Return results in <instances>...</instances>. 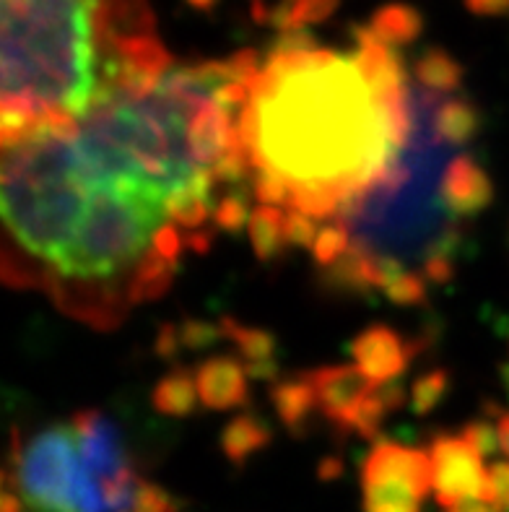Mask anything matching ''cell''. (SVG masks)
Here are the masks:
<instances>
[{
    "label": "cell",
    "instance_id": "cell-36",
    "mask_svg": "<svg viewBox=\"0 0 509 512\" xmlns=\"http://www.w3.org/2000/svg\"><path fill=\"white\" fill-rule=\"evenodd\" d=\"M424 279H429L432 284H447L455 276V263H452V253L445 250H429L424 258V266H421Z\"/></svg>",
    "mask_w": 509,
    "mask_h": 512
},
{
    "label": "cell",
    "instance_id": "cell-6",
    "mask_svg": "<svg viewBox=\"0 0 509 512\" xmlns=\"http://www.w3.org/2000/svg\"><path fill=\"white\" fill-rule=\"evenodd\" d=\"M317 398V409L328 416L341 432H348V419L374 390V380L364 375L359 364H338L304 372Z\"/></svg>",
    "mask_w": 509,
    "mask_h": 512
},
{
    "label": "cell",
    "instance_id": "cell-18",
    "mask_svg": "<svg viewBox=\"0 0 509 512\" xmlns=\"http://www.w3.org/2000/svg\"><path fill=\"white\" fill-rule=\"evenodd\" d=\"M286 214L278 206H255L252 208L250 224H247V237H250L252 253L258 260L271 263L286 247Z\"/></svg>",
    "mask_w": 509,
    "mask_h": 512
},
{
    "label": "cell",
    "instance_id": "cell-31",
    "mask_svg": "<svg viewBox=\"0 0 509 512\" xmlns=\"http://www.w3.org/2000/svg\"><path fill=\"white\" fill-rule=\"evenodd\" d=\"M387 299L395 302L400 307H416L424 305L426 302V281L424 273H413V271H403L393 284L385 289Z\"/></svg>",
    "mask_w": 509,
    "mask_h": 512
},
{
    "label": "cell",
    "instance_id": "cell-35",
    "mask_svg": "<svg viewBox=\"0 0 509 512\" xmlns=\"http://www.w3.org/2000/svg\"><path fill=\"white\" fill-rule=\"evenodd\" d=\"M460 435L471 442L473 448L484 455V458H491V455H497L499 450H502L497 424L486 422V419H476V422H468L463 427V432H460Z\"/></svg>",
    "mask_w": 509,
    "mask_h": 512
},
{
    "label": "cell",
    "instance_id": "cell-43",
    "mask_svg": "<svg viewBox=\"0 0 509 512\" xmlns=\"http://www.w3.org/2000/svg\"><path fill=\"white\" fill-rule=\"evenodd\" d=\"M317 476H320V481H336L343 476V461L338 458V455H330V458H325L320 466H317Z\"/></svg>",
    "mask_w": 509,
    "mask_h": 512
},
{
    "label": "cell",
    "instance_id": "cell-5",
    "mask_svg": "<svg viewBox=\"0 0 509 512\" xmlns=\"http://www.w3.org/2000/svg\"><path fill=\"white\" fill-rule=\"evenodd\" d=\"M429 455L434 466V500L445 510L471 497L491 502L484 455L463 435H437L429 445Z\"/></svg>",
    "mask_w": 509,
    "mask_h": 512
},
{
    "label": "cell",
    "instance_id": "cell-2",
    "mask_svg": "<svg viewBox=\"0 0 509 512\" xmlns=\"http://www.w3.org/2000/svg\"><path fill=\"white\" fill-rule=\"evenodd\" d=\"M0 143L37 133L76 138L115 99L125 42L154 34L149 0H0Z\"/></svg>",
    "mask_w": 509,
    "mask_h": 512
},
{
    "label": "cell",
    "instance_id": "cell-45",
    "mask_svg": "<svg viewBox=\"0 0 509 512\" xmlns=\"http://www.w3.org/2000/svg\"><path fill=\"white\" fill-rule=\"evenodd\" d=\"M24 505L26 502L13 492V487H3V494H0V512H24Z\"/></svg>",
    "mask_w": 509,
    "mask_h": 512
},
{
    "label": "cell",
    "instance_id": "cell-30",
    "mask_svg": "<svg viewBox=\"0 0 509 512\" xmlns=\"http://www.w3.org/2000/svg\"><path fill=\"white\" fill-rule=\"evenodd\" d=\"M385 416V409H382L380 403H377V398L369 393V396L356 406L351 419H348V432H356V435H361L364 440H377Z\"/></svg>",
    "mask_w": 509,
    "mask_h": 512
},
{
    "label": "cell",
    "instance_id": "cell-44",
    "mask_svg": "<svg viewBox=\"0 0 509 512\" xmlns=\"http://www.w3.org/2000/svg\"><path fill=\"white\" fill-rule=\"evenodd\" d=\"M445 512H502V510H499L494 502L476 500V497H471V500H463V502H458V505L447 507Z\"/></svg>",
    "mask_w": 509,
    "mask_h": 512
},
{
    "label": "cell",
    "instance_id": "cell-32",
    "mask_svg": "<svg viewBox=\"0 0 509 512\" xmlns=\"http://www.w3.org/2000/svg\"><path fill=\"white\" fill-rule=\"evenodd\" d=\"M180 338H182V349L206 351V349H211L213 344H219L224 336H221L219 323H208V320L190 318L180 325Z\"/></svg>",
    "mask_w": 509,
    "mask_h": 512
},
{
    "label": "cell",
    "instance_id": "cell-42",
    "mask_svg": "<svg viewBox=\"0 0 509 512\" xmlns=\"http://www.w3.org/2000/svg\"><path fill=\"white\" fill-rule=\"evenodd\" d=\"M468 8L473 13H481V16H502L509 13V0H465Z\"/></svg>",
    "mask_w": 509,
    "mask_h": 512
},
{
    "label": "cell",
    "instance_id": "cell-21",
    "mask_svg": "<svg viewBox=\"0 0 509 512\" xmlns=\"http://www.w3.org/2000/svg\"><path fill=\"white\" fill-rule=\"evenodd\" d=\"M413 76L426 91L450 94L463 84V65L442 47H429L413 63Z\"/></svg>",
    "mask_w": 509,
    "mask_h": 512
},
{
    "label": "cell",
    "instance_id": "cell-24",
    "mask_svg": "<svg viewBox=\"0 0 509 512\" xmlns=\"http://www.w3.org/2000/svg\"><path fill=\"white\" fill-rule=\"evenodd\" d=\"M219 328L221 336L237 346V351L245 357V362H263V359H273V354H276V336L271 331L242 325L232 315H224L219 320Z\"/></svg>",
    "mask_w": 509,
    "mask_h": 512
},
{
    "label": "cell",
    "instance_id": "cell-34",
    "mask_svg": "<svg viewBox=\"0 0 509 512\" xmlns=\"http://www.w3.org/2000/svg\"><path fill=\"white\" fill-rule=\"evenodd\" d=\"M133 512H180V505H177V500L167 489H162L154 481L141 479L136 502H133Z\"/></svg>",
    "mask_w": 509,
    "mask_h": 512
},
{
    "label": "cell",
    "instance_id": "cell-4",
    "mask_svg": "<svg viewBox=\"0 0 509 512\" xmlns=\"http://www.w3.org/2000/svg\"><path fill=\"white\" fill-rule=\"evenodd\" d=\"M16 476L6 471L3 487H13L32 512H107L99 479L78 453L71 424L42 429L24 453L13 437Z\"/></svg>",
    "mask_w": 509,
    "mask_h": 512
},
{
    "label": "cell",
    "instance_id": "cell-11",
    "mask_svg": "<svg viewBox=\"0 0 509 512\" xmlns=\"http://www.w3.org/2000/svg\"><path fill=\"white\" fill-rule=\"evenodd\" d=\"M195 383H198L200 403L211 411H232L250 401L245 364L226 354H216L200 362Z\"/></svg>",
    "mask_w": 509,
    "mask_h": 512
},
{
    "label": "cell",
    "instance_id": "cell-20",
    "mask_svg": "<svg viewBox=\"0 0 509 512\" xmlns=\"http://www.w3.org/2000/svg\"><path fill=\"white\" fill-rule=\"evenodd\" d=\"M434 133L439 141L450 146L471 143L478 133V110L468 99H442V104L434 110Z\"/></svg>",
    "mask_w": 509,
    "mask_h": 512
},
{
    "label": "cell",
    "instance_id": "cell-16",
    "mask_svg": "<svg viewBox=\"0 0 509 512\" xmlns=\"http://www.w3.org/2000/svg\"><path fill=\"white\" fill-rule=\"evenodd\" d=\"M271 403L273 409H276L278 419H281L294 435H302L304 429H307V422H310L312 411L317 409L315 390H312V385L307 383V377L304 375L273 385Z\"/></svg>",
    "mask_w": 509,
    "mask_h": 512
},
{
    "label": "cell",
    "instance_id": "cell-8",
    "mask_svg": "<svg viewBox=\"0 0 509 512\" xmlns=\"http://www.w3.org/2000/svg\"><path fill=\"white\" fill-rule=\"evenodd\" d=\"M364 481H400L408 484L426 500L434 494V466L432 455L426 450L406 448L398 442L380 440L367 455L361 468V484Z\"/></svg>",
    "mask_w": 509,
    "mask_h": 512
},
{
    "label": "cell",
    "instance_id": "cell-12",
    "mask_svg": "<svg viewBox=\"0 0 509 512\" xmlns=\"http://www.w3.org/2000/svg\"><path fill=\"white\" fill-rule=\"evenodd\" d=\"M232 112H226L216 99H203L195 107L190 125H187V149L193 154L195 164L203 169H211L219 162L234 143Z\"/></svg>",
    "mask_w": 509,
    "mask_h": 512
},
{
    "label": "cell",
    "instance_id": "cell-48",
    "mask_svg": "<svg viewBox=\"0 0 509 512\" xmlns=\"http://www.w3.org/2000/svg\"><path fill=\"white\" fill-rule=\"evenodd\" d=\"M187 3H190V6H195V8H203V11H208V8H211L216 0H187Z\"/></svg>",
    "mask_w": 509,
    "mask_h": 512
},
{
    "label": "cell",
    "instance_id": "cell-23",
    "mask_svg": "<svg viewBox=\"0 0 509 512\" xmlns=\"http://www.w3.org/2000/svg\"><path fill=\"white\" fill-rule=\"evenodd\" d=\"M364 512H421V494L400 481H364Z\"/></svg>",
    "mask_w": 509,
    "mask_h": 512
},
{
    "label": "cell",
    "instance_id": "cell-28",
    "mask_svg": "<svg viewBox=\"0 0 509 512\" xmlns=\"http://www.w3.org/2000/svg\"><path fill=\"white\" fill-rule=\"evenodd\" d=\"M250 201H247V193H229L224 195L216 208H213V224L221 232L237 234L242 229H247L250 224Z\"/></svg>",
    "mask_w": 509,
    "mask_h": 512
},
{
    "label": "cell",
    "instance_id": "cell-49",
    "mask_svg": "<svg viewBox=\"0 0 509 512\" xmlns=\"http://www.w3.org/2000/svg\"><path fill=\"white\" fill-rule=\"evenodd\" d=\"M504 380H507V385H509V367H507V375H504Z\"/></svg>",
    "mask_w": 509,
    "mask_h": 512
},
{
    "label": "cell",
    "instance_id": "cell-15",
    "mask_svg": "<svg viewBox=\"0 0 509 512\" xmlns=\"http://www.w3.org/2000/svg\"><path fill=\"white\" fill-rule=\"evenodd\" d=\"M177 260L167 258L156 250L154 245L149 247V253L143 255L141 263L136 266L128 284V302L130 305H141V302H151L169 292V286L177 273Z\"/></svg>",
    "mask_w": 509,
    "mask_h": 512
},
{
    "label": "cell",
    "instance_id": "cell-19",
    "mask_svg": "<svg viewBox=\"0 0 509 512\" xmlns=\"http://www.w3.org/2000/svg\"><path fill=\"white\" fill-rule=\"evenodd\" d=\"M323 279L330 289H346V292H369V289H377L374 253L354 245L333 266L323 268Z\"/></svg>",
    "mask_w": 509,
    "mask_h": 512
},
{
    "label": "cell",
    "instance_id": "cell-46",
    "mask_svg": "<svg viewBox=\"0 0 509 512\" xmlns=\"http://www.w3.org/2000/svg\"><path fill=\"white\" fill-rule=\"evenodd\" d=\"M187 247H193L195 253H208V247H211V234L203 232V229H195L185 237Z\"/></svg>",
    "mask_w": 509,
    "mask_h": 512
},
{
    "label": "cell",
    "instance_id": "cell-33",
    "mask_svg": "<svg viewBox=\"0 0 509 512\" xmlns=\"http://www.w3.org/2000/svg\"><path fill=\"white\" fill-rule=\"evenodd\" d=\"M284 232H286V245L307 247V250H312L320 229H317L315 224V216L304 214V211H299V208H289V211H286Z\"/></svg>",
    "mask_w": 509,
    "mask_h": 512
},
{
    "label": "cell",
    "instance_id": "cell-17",
    "mask_svg": "<svg viewBox=\"0 0 509 512\" xmlns=\"http://www.w3.org/2000/svg\"><path fill=\"white\" fill-rule=\"evenodd\" d=\"M198 383L195 377L187 370H172L154 385V393H151V406H154L159 414L164 416H190L198 406Z\"/></svg>",
    "mask_w": 509,
    "mask_h": 512
},
{
    "label": "cell",
    "instance_id": "cell-40",
    "mask_svg": "<svg viewBox=\"0 0 509 512\" xmlns=\"http://www.w3.org/2000/svg\"><path fill=\"white\" fill-rule=\"evenodd\" d=\"M151 245H154L162 255H167V258L177 260V255H180L182 240H180V232H177V227H174L172 221H169V224H162V227L156 229L154 242H151Z\"/></svg>",
    "mask_w": 509,
    "mask_h": 512
},
{
    "label": "cell",
    "instance_id": "cell-22",
    "mask_svg": "<svg viewBox=\"0 0 509 512\" xmlns=\"http://www.w3.org/2000/svg\"><path fill=\"white\" fill-rule=\"evenodd\" d=\"M367 29L390 47L411 45L413 39H419L421 34V16L411 6L390 3V6H382L380 11L374 13Z\"/></svg>",
    "mask_w": 509,
    "mask_h": 512
},
{
    "label": "cell",
    "instance_id": "cell-9",
    "mask_svg": "<svg viewBox=\"0 0 509 512\" xmlns=\"http://www.w3.org/2000/svg\"><path fill=\"white\" fill-rule=\"evenodd\" d=\"M71 427L76 432L78 453L97 479L112 476L120 468L130 466L128 458H125L123 442H120V432L104 414L94 409L78 411L73 416Z\"/></svg>",
    "mask_w": 509,
    "mask_h": 512
},
{
    "label": "cell",
    "instance_id": "cell-3",
    "mask_svg": "<svg viewBox=\"0 0 509 512\" xmlns=\"http://www.w3.org/2000/svg\"><path fill=\"white\" fill-rule=\"evenodd\" d=\"M0 188L8 242L45 271V284L71 250L97 185L78 175L73 138L37 133L3 149Z\"/></svg>",
    "mask_w": 509,
    "mask_h": 512
},
{
    "label": "cell",
    "instance_id": "cell-14",
    "mask_svg": "<svg viewBox=\"0 0 509 512\" xmlns=\"http://www.w3.org/2000/svg\"><path fill=\"white\" fill-rule=\"evenodd\" d=\"M271 440V424L265 422L260 414H252V411L237 414L221 429V450H224L226 461L234 463V466H245L252 455L268 448Z\"/></svg>",
    "mask_w": 509,
    "mask_h": 512
},
{
    "label": "cell",
    "instance_id": "cell-26",
    "mask_svg": "<svg viewBox=\"0 0 509 512\" xmlns=\"http://www.w3.org/2000/svg\"><path fill=\"white\" fill-rule=\"evenodd\" d=\"M252 172H255V162H252L250 154L239 146L237 138H234L232 149L226 151L219 162L211 167L213 182H224V185H245V182L250 180Z\"/></svg>",
    "mask_w": 509,
    "mask_h": 512
},
{
    "label": "cell",
    "instance_id": "cell-10",
    "mask_svg": "<svg viewBox=\"0 0 509 512\" xmlns=\"http://www.w3.org/2000/svg\"><path fill=\"white\" fill-rule=\"evenodd\" d=\"M439 201L452 216L468 219L478 216L494 201V182L486 175L484 167L473 162V156H455L445 169Z\"/></svg>",
    "mask_w": 509,
    "mask_h": 512
},
{
    "label": "cell",
    "instance_id": "cell-25",
    "mask_svg": "<svg viewBox=\"0 0 509 512\" xmlns=\"http://www.w3.org/2000/svg\"><path fill=\"white\" fill-rule=\"evenodd\" d=\"M450 390V375L447 370H432L426 375L416 377V383L411 388V409L416 416L432 414L437 409L442 398Z\"/></svg>",
    "mask_w": 509,
    "mask_h": 512
},
{
    "label": "cell",
    "instance_id": "cell-13",
    "mask_svg": "<svg viewBox=\"0 0 509 512\" xmlns=\"http://www.w3.org/2000/svg\"><path fill=\"white\" fill-rule=\"evenodd\" d=\"M211 169H198L180 188H174L167 198V219L174 227L185 232H195L211 216V190H213Z\"/></svg>",
    "mask_w": 509,
    "mask_h": 512
},
{
    "label": "cell",
    "instance_id": "cell-27",
    "mask_svg": "<svg viewBox=\"0 0 509 512\" xmlns=\"http://www.w3.org/2000/svg\"><path fill=\"white\" fill-rule=\"evenodd\" d=\"M351 232H348L343 224H328L317 232V240L312 245V255H315V263L320 268L333 266L341 255H346L351 250Z\"/></svg>",
    "mask_w": 509,
    "mask_h": 512
},
{
    "label": "cell",
    "instance_id": "cell-39",
    "mask_svg": "<svg viewBox=\"0 0 509 512\" xmlns=\"http://www.w3.org/2000/svg\"><path fill=\"white\" fill-rule=\"evenodd\" d=\"M156 357L174 359L182 351V338H180V325H162L156 333L154 341Z\"/></svg>",
    "mask_w": 509,
    "mask_h": 512
},
{
    "label": "cell",
    "instance_id": "cell-29",
    "mask_svg": "<svg viewBox=\"0 0 509 512\" xmlns=\"http://www.w3.org/2000/svg\"><path fill=\"white\" fill-rule=\"evenodd\" d=\"M252 193L258 198L260 206H289L294 203V193H291V185L276 172H268V169H260L255 182H252Z\"/></svg>",
    "mask_w": 509,
    "mask_h": 512
},
{
    "label": "cell",
    "instance_id": "cell-47",
    "mask_svg": "<svg viewBox=\"0 0 509 512\" xmlns=\"http://www.w3.org/2000/svg\"><path fill=\"white\" fill-rule=\"evenodd\" d=\"M497 429H499V442H502V453L507 455L509 461V411H502L497 416Z\"/></svg>",
    "mask_w": 509,
    "mask_h": 512
},
{
    "label": "cell",
    "instance_id": "cell-7",
    "mask_svg": "<svg viewBox=\"0 0 509 512\" xmlns=\"http://www.w3.org/2000/svg\"><path fill=\"white\" fill-rule=\"evenodd\" d=\"M419 349V341H406L387 325H369L367 331H361L351 344L354 362L369 380H374V385L398 380L408 370L411 359L419 354Z\"/></svg>",
    "mask_w": 509,
    "mask_h": 512
},
{
    "label": "cell",
    "instance_id": "cell-37",
    "mask_svg": "<svg viewBox=\"0 0 509 512\" xmlns=\"http://www.w3.org/2000/svg\"><path fill=\"white\" fill-rule=\"evenodd\" d=\"M491 502L502 512H509V461L491 463L489 466Z\"/></svg>",
    "mask_w": 509,
    "mask_h": 512
},
{
    "label": "cell",
    "instance_id": "cell-38",
    "mask_svg": "<svg viewBox=\"0 0 509 512\" xmlns=\"http://www.w3.org/2000/svg\"><path fill=\"white\" fill-rule=\"evenodd\" d=\"M372 396L377 398V403H380L382 409H385V414L400 411L408 403V393H406V388H403V383H400V380H390V383L374 385Z\"/></svg>",
    "mask_w": 509,
    "mask_h": 512
},
{
    "label": "cell",
    "instance_id": "cell-41",
    "mask_svg": "<svg viewBox=\"0 0 509 512\" xmlns=\"http://www.w3.org/2000/svg\"><path fill=\"white\" fill-rule=\"evenodd\" d=\"M247 377L252 380H276L278 364L276 359H263V362H245Z\"/></svg>",
    "mask_w": 509,
    "mask_h": 512
},
{
    "label": "cell",
    "instance_id": "cell-1",
    "mask_svg": "<svg viewBox=\"0 0 509 512\" xmlns=\"http://www.w3.org/2000/svg\"><path fill=\"white\" fill-rule=\"evenodd\" d=\"M408 133L411 120L382 107L356 55L323 47L268 55L234 128L255 169L284 177L291 208L315 219L377 188Z\"/></svg>",
    "mask_w": 509,
    "mask_h": 512
}]
</instances>
